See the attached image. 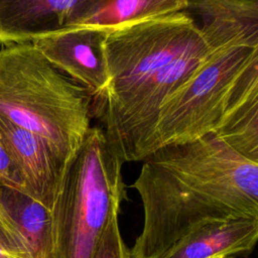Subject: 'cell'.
Returning a JSON list of instances; mask_svg holds the SVG:
<instances>
[{"mask_svg":"<svg viewBox=\"0 0 258 258\" xmlns=\"http://www.w3.org/2000/svg\"><path fill=\"white\" fill-rule=\"evenodd\" d=\"M130 187L143 208V227L130 258H160L208 223L258 218V162L214 133L157 149L142 160Z\"/></svg>","mask_w":258,"mask_h":258,"instance_id":"1","label":"cell"},{"mask_svg":"<svg viewBox=\"0 0 258 258\" xmlns=\"http://www.w3.org/2000/svg\"><path fill=\"white\" fill-rule=\"evenodd\" d=\"M0 117L42 138L64 162L91 128L92 97L32 43L0 48Z\"/></svg>","mask_w":258,"mask_h":258,"instance_id":"2","label":"cell"},{"mask_svg":"<svg viewBox=\"0 0 258 258\" xmlns=\"http://www.w3.org/2000/svg\"><path fill=\"white\" fill-rule=\"evenodd\" d=\"M124 162L100 126H91L67 163L51 208L52 258H93L126 200Z\"/></svg>","mask_w":258,"mask_h":258,"instance_id":"3","label":"cell"},{"mask_svg":"<svg viewBox=\"0 0 258 258\" xmlns=\"http://www.w3.org/2000/svg\"><path fill=\"white\" fill-rule=\"evenodd\" d=\"M203 26L206 34L191 48L125 95L92 105V116L100 121L109 144L123 162L138 161L161 104L216 50L236 40H258V25L214 20Z\"/></svg>","mask_w":258,"mask_h":258,"instance_id":"4","label":"cell"},{"mask_svg":"<svg viewBox=\"0 0 258 258\" xmlns=\"http://www.w3.org/2000/svg\"><path fill=\"white\" fill-rule=\"evenodd\" d=\"M258 64V40H236L208 58L161 104L138 161L157 149L214 132L249 70Z\"/></svg>","mask_w":258,"mask_h":258,"instance_id":"5","label":"cell"},{"mask_svg":"<svg viewBox=\"0 0 258 258\" xmlns=\"http://www.w3.org/2000/svg\"><path fill=\"white\" fill-rule=\"evenodd\" d=\"M102 29L101 50L108 77L92 105L117 99L202 40L206 34L187 11Z\"/></svg>","mask_w":258,"mask_h":258,"instance_id":"6","label":"cell"},{"mask_svg":"<svg viewBox=\"0 0 258 258\" xmlns=\"http://www.w3.org/2000/svg\"><path fill=\"white\" fill-rule=\"evenodd\" d=\"M101 39V28L75 25L56 29L30 43L53 68L87 90L93 100L108 85Z\"/></svg>","mask_w":258,"mask_h":258,"instance_id":"7","label":"cell"},{"mask_svg":"<svg viewBox=\"0 0 258 258\" xmlns=\"http://www.w3.org/2000/svg\"><path fill=\"white\" fill-rule=\"evenodd\" d=\"M104 0H0V44L32 42L72 25Z\"/></svg>","mask_w":258,"mask_h":258,"instance_id":"8","label":"cell"},{"mask_svg":"<svg viewBox=\"0 0 258 258\" xmlns=\"http://www.w3.org/2000/svg\"><path fill=\"white\" fill-rule=\"evenodd\" d=\"M0 135L8 147L23 188L51 210L67 162L42 138L2 117Z\"/></svg>","mask_w":258,"mask_h":258,"instance_id":"9","label":"cell"},{"mask_svg":"<svg viewBox=\"0 0 258 258\" xmlns=\"http://www.w3.org/2000/svg\"><path fill=\"white\" fill-rule=\"evenodd\" d=\"M258 239V218H231L203 225L173 244L160 258H229L248 255Z\"/></svg>","mask_w":258,"mask_h":258,"instance_id":"10","label":"cell"},{"mask_svg":"<svg viewBox=\"0 0 258 258\" xmlns=\"http://www.w3.org/2000/svg\"><path fill=\"white\" fill-rule=\"evenodd\" d=\"M212 133L258 162V64L246 74Z\"/></svg>","mask_w":258,"mask_h":258,"instance_id":"11","label":"cell"},{"mask_svg":"<svg viewBox=\"0 0 258 258\" xmlns=\"http://www.w3.org/2000/svg\"><path fill=\"white\" fill-rule=\"evenodd\" d=\"M0 207L29 245L34 258H52L51 210L22 186H0Z\"/></svg>","mask_w":258,"mask_h":258,"instance_id":"12","label":"cell"},{"mask_svg":"<svg viewBox=\"0 0 258 258\" xmlns=\"http://www.w3.org/2000/svg\"><path fill=\"white\" fill-rule=\"evenodd\" d=\"M187 8L188 0H104L96 9L69 26L109 28L135 20L186 11Z\"/></svg>","mask_w":258,"mask_h":258,"instance_id":"13","label":"cell"},{"mask_svg":"<svg viewBox=\"0 0 258 258\" xmlns=\"http://www.w3.org/2000/svg\"><path fill=\"white\" fill-rule=\"evenodd\" d=\"M189 9L202 17L203 23L223 20L258 24L257 0H188Z\"/></svg>","mask_w":258,"mask_h":258,"instance_id":"14","label":"cell"},{"mask_svg":"<svg viewBox=\"0 0 258 258\" xmlns=\"http://www.w3.org/2000/svg\"><path fill=\"white\" fill-rule=\"evenodd\" d=\"M0 258H34L29 245L1 207Z\"/></svg>","mask_w":258,"mask_h":258,"instance_id":"15","label":"cell"},{"mask_svg":"<svg viewBox=\"0 0 258 258\" xmlns=\"http://www.w3.org/2000/svg\"><path fill=\"white\" fill-rule=\"evenodd\" d=\"M93 258H130V250L119 229L118 215L110 220Z\"/></svg>","mask_w":258,"mask_h":258,"instance_id":"16","label":"cell"},{"mask_svg":"<svg viewBox=\"0 0 258 258\" xmlns=\"http://www.w3.org/2000/svg\"><path fill=\"white\" fill-rule=\"evenodd\" d=\"M3 185H19L23 187L8 147L0 135V186Z\"/></svg>","mask_w":258,"mask_h":258,"instance_id":"17","label":"cell"}]
</instances>
